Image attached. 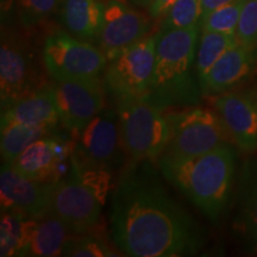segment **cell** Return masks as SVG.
I'll return each instance as SVG.
<instances>
[{
    "mask_svg": "<svg viewBox=\"0 0 257 257\" xmlns=\"http://www.w3.org/2000/svg\"><path fill=\"white\" fill-rule=\"evenodd\" d=\"M111 207L112 238L127 256H192L206 243L204 227L148 168L133 169L121 178Z\"/></svg>",
    "mask_w": 257,
    "mask_h": 257,
    "instance_id": "obj_1",
    "label": "cell"
},
{
    "mask_svg": "<svg viewBox=\"0 0 257 257\" xmlns=\"http://www.w3.org/2000/svg\"><path fill=\"white\" fill-rule=\"evenodd\" d=\"M236 159V149L227 142L191 159L161 155L157 163L170 184L214 221L229 204Z\"/></svg>",
    "mask_w": 257,
    "mask_h": 257,
    "instance_id": "obj_2",
    "label": "cell"
},
{
    "mask_svg": "<svg viewBox=\"0 0 257 257\" xmlns=\"http://www.w3.org/2000/svg\"><path fill=\"white\" fill-rule=\"evenodd\" d=\"M200 29L197 24L156 34L155 66L146 96L161 110L195 106L200 101V83L193 72Z\"/></svg>",
    "mask_w": 257,
    "mask_h": 257,
    "instance_id": "obj_3",
    "label": "cell"
},
{
    "mask_svg": "<svg viewBox=\"0 0 257 257\" xmlns=\"http://www.w3.org/2000/svg\"><path fill=\"white\" fill-rule=\"evenodd\" d=\"M118 100V120L123 150L135 165L159 160L169 140L163 110L146 95Z\"/></svg>",
    "mask_w": 257,
    "mask_h": 257,
    "instance_id": "obj_4",
    "label": "cell"
},
{
    "mask_svg": "<svg viewBox=\"0 0 257 257\" xmlns=\"http://www.w3.org/2000/svg\"><path fill=\"white\" fill-rule=\"evenodd\" d=\"M169 140L162 155L191 159L211 152L230 137L216 112L195 106L167 115Z\"/></svg>",
    "mask_w": 257,
    "mask_h": 257,
    "instance_id": "obj_5",
    "label": "cell"
},
{
    "mask_svg": "<svg viewBox=\"0 0 257 257\" xmlns=\"http://www.w3.org/2000/svg\"><path fill=\"white\" fill-rule=\"evenodd\" d=\"M42 56L55 81L96 79L108 60L101 49L63 31L46 38Z\"/></svg>",
    "mask_w": 257,
    "mask_h": 257,
    "instance_id": "obj_6",
    "label": "cell"
},
{
    "mask_svg": "<svg viewBox=\"0 0 257 257\" xmlns=\"http://www.w3.org/2000/svg\"><path fill=\"white\" fill-rule=\"evenodd\" d=\"M155 54L156 35L121 50L106 68V88L117 99L146 95L152 82Z\"/></svg>",
    "mask_w": 257,
    "mask_h": 257,
    "instance_id": "obj_7",
    "label": "cell"
},
{
    "mask_svg": "<svg viewBox=\"0 0 257 257\" xmlns=\"http://www.w3.org/2000/svg\"><path fill=\"white\" fill-rule=\"evenodd\" d=\"M102 202L79 180L69 176L54 182L49 213L68 226L72 232H87L98 224Z\"/></svg>",
    "mask_w": 257,
    "mask_h": 257,
    "instance_id": "obj_8",
    "label": "cell"
},
{
    "mask_svg": "<svg viewBox=\"0 0 257 257\" xmlns=\"http://www.w3.org/2000/svg\"><path fill=\"white\" fill-rule=\"evenodd\" d=\"M60 119L68 130L78 135L105 108L104 87L98 78L55 81Z\"/></svg>",
    "mask_w": 257,
    "mask_h": 257,
    "instance_id": "obj_9",
    "label": "cell"
},
{
    "mask_svg": "<svg viewBox=\"0 0 257 257\" xmlns=\"http://www.w3.org/2000/svg\"><path fill=\"white\" fill-rule=\"evenodd\" d=\"M73 156L85 162L111 169L119 165L120 131L118 112L104 108L82 128Z\"/></svg>",
    "mask_w": 257,
    "mask_h": 257,
    "instance_id": "obj_10",
    "label": "cell"
},
{
    "mask_svg": "<svg viewBox=\"0 0 257 257\" xmlns=\"http://www.w3.org/2000/svg\"><path fill=\"white\" fill-rule=\"evenodd\" d=\"M42 85L37 69L25 44L15 35L3 34L0 47V95L2 107L29 94Z\"/></svg>",
    "mask_w": 257,
    "mask_h": 257,
    "instance_id": "obj_11",
    "label": "cell"
},
{
    "mask_svg": "<svg viewBox=\"0 0 257 257\" xmlns=\"http://www.w3.org/2000/svg\"><path fill=\"white\" fill-rule=\"evenodd\" d=\"M149 29L150 23L146 16L135 11L121 0H108L105 4L98 38L100 49L107 59H113L121 50L147 37Z\"/></svg>",
    "mask_w": 257,
    "mask_h": 257,
    "instance_id": "obj_12",
    "label": "cell"
},
{
    "mask_svg": "<svg viewBox=\"0 0 257 257\" xmlns=\"http://www.w3.org/2000/svg\"><path fill=\"white\" fill-rule=\"evenodd\" d=\"M54 182L25 178L8 163H3L0 173L2 211H19L28 217L46 216L49 213Z\"/></svg>",
    "mask_w": 257,
    "mask_h": 257,
    "instance_id": "obj_13",
    "label": "cell"
},
{
    "mask_svg": "<svg viewBox=\"0 0 257 257\" xmlns=\"http://www.w3.org/2000/svg\"><path fill=\"white\" fill-rule=\"evenodd\" d=\"M217 113L239 149H257V94L255 92H224L214 100Z\"/></svg>",
    "mask_w": 257,
    "mask_h": 257,
    "instance_id": "obj_14",
    "label": "cell"
},
{
    "mask_svg": "<svg viewBox=\"0 0 257 257\" xmlns=\"http://www.w3.org/2000/svg\"><path fill=\"white\" fill-rule=\"evenodd\" d=\"M257 67V47L236 44L213 64L200 82L202 94H221L242 83Z\"/></svg>",
    "mask_w": 257,
    "mask_h": 257,
    "instance_id": "obj_15",
    "label": "cell"
},
{
    "mask_svg": "<svg viewBox=\"0 0 257 257\" xmlns=\"http://www.w3.org/2000/svg\"><path fill=\"white\" fill-rule=\"evenodd\" d=\"M68 226L53 213L43 217H27L16 256L54 257L62 255L69 238Z\"/></svg>",
    "mask_w": 257,
    "mask_h": 257,
    "instance_id": "obj_16",
    "label": "cell"
},
{
    "mask_svg": "<svg viewBox=\"0 0 257 257\" xmlns=\"http://www.w3.org/2000/svg\"><path fill=\"white\" fill-rule=\"evenodd\" d=\"M68 154V147L60 138L43 137L30 144L11 163L21 175L36 181H57L60 165Z\"/></svg>",
    "mask_w": 257,
    "mask_h": 257,
    "instance_id": "obj_17",
    "label": "cell"
},
{
    "mask_svg": "<svg viewBox=\"0 0 257 257\" xmlns=\"http://www.w3.org/2000/svg\"><path fill=\"white\" fill-rule=\"evenodd\" d=\"M60 120L53 85H42L18 100L2 107V123L16 121L54 127Z\"/></svg>",
    "mask_w": 257,
    "mask_h": 257,
    "instance_id": "obj_18",
    "label": "cell"
},
{
    "mask_svg": "<svg viewBox=\"0 0 257 257\" xmlns=\"http://www.w3.org/2000/svg\"><path fill=\"white\" fill-rule=\"evenodd\" d=\"M104 10L101 0H64L61 21L72 36L85 42L98 41Z\"/></svg>",
    "mask_w": 257,
    "mask_h": 257,
    "instance_id": "obj_19",
    "label": "cell"
},
{
    "mask_svg": "<svg viewBox=\"0 0 257 257\" xmlns=\"http://www.w3.org/2000/svg\"><path fill=\"white\" fill-rule=\"evenodd\" d=\"M53 127L6 121L2 123L0 152L3 163L11 165L27 148L37 140L46 137Z\"/></svg>",
    "mask_w": 257,
    "mask_h": 257,
    "instance_id": "obj_20",
    "label": "cell"
},
{
    "mask_svg": "<svg viewBox=\"0 0 257 257\" xmlns=\"http://www.w3.org/2000/svg\"><path fill=\"white\" fill-rule=\"evenodd\" d=\"M242 176L239 225L245 238L257 251V161L245 166Z\"/></svg>",
    "mask_w": 257,
    "mask_h": 257,
    "instance_id": "obj_21",
    "label": "cell"
},
{
    "mask_svg": "<svg viewBox=\"0 0 257 257\" xmlns=\"http://www.w3.org/2000/svg\"><path fill=\"white\" fill-rule=\"evenodd\" d=\"M238 44L236 35L201 31L195 57V72L199 83L206 76L213 64L231 48Z\"/></svg>",
    "mask_w": 257,
    "mask_h": 257,
    "instance_id": "obj_22",
    "label": "cell"
},
{
    "mask_svg": "<svg viewBox=\"0 0 257 257\" xmlns=\"http://www.w3.org/2000/svg\"><path fill=\"white\" fill-rule=\"evenodd\" d=\"M244 2L245 0H236L205 16L200 22L201 31L236 35Z\"/></svg>",
    "mask_w": 257,
    "mask_h": 257,
    "instance_id": "obj_23",
    "label": "cell"
},
{
    "mask_svg": "<svg viewBox=\"0 0 257 257\" xmlns=\"http://www.w3.org/2000/svg\"><path fill=\"white\" fill-rule=\"evenodd\" d=\"M23 212L10 210L2 211L0 220V256H16L23 231V223L27 218Z\"/></svg>",
    "mask_w": 257,
    "mask_h": 257,
    "instance_id": "obj_24",
    "label": "cell"
},
{
    "mask_svg": "<svg viewBox=\"0 0 257 257\" xmlns=\"http://www.w3.org/2000/svg\"><path fill=\"white\" fill-rule=\"evenodd\" d=\"M201 0H178L163 17L161 30L186 29L201 22Z\"/></svg>",
    "mask_w": 257,
    "mask_h": 257,
    "instance_id": "obj_25",
    "label": "cell"
},
{
    "mask_svg": "<svg viewBox=\"0 0 257 257\" xmlns=\"http://www.w3.org/2000/svg\"><path fill=\"white\" fill-rule=\"evenodd\" d=\"M64 0H17L18 18L22 25L35 27L53 14Z\"/></svg>",
    "mask_w": 257,
    "mask_h": 257,
    "instance_id": "obj_26",
    "label": "cell"
},
{
    "mask_svg": "<svg viewBox=\"0 0 257 257\" xmlns=\"http://www.w3.org/2000/svg\"><path fill=\"white\" fill-rule=\"evenodd\" d=\"M62 256L73 257H108L117 256L101 240L89 236L69 237L62 251Z\"/></svg>",
    "mask_w": 257,
    "mask_h": 257,
    "instance_id": "obj_27",
    "label": "cell"
},
{
    "mask_svg": "<svg viewBox=\"0 0 257 257\" xmlns=\"http://www.w3.org/2000/svg\"><path fill=\"white\" fill-rule=\"evenodd\" d=\"M236 37L243 46L257 47V0L244 2Z\"/></svg>",
    "mask_w": 257,
    "mask_h": 257,
    "instance_id": "obj_28",
    "label": "cell"
},
{
    "mask_svg": "<svg viewBox=\"0 0 257 257\" xmlns=\"http://www.w3.org/2000/svg\"><path fill=\"white\" fill-rule=\"evenodd\" d=\"M176 2L178 0H153V3L149 6V14L153 18L165 16Z\"/></svg>",
    "mask_w": 257,
    "mask_h": 257,
    "instance_id": "obj_29",
    "label": "cell"
},
{
    "mask_svg": "<svg viewBox=\"0 0 257 257\" xmlns=\"http://www.w3.org/2000/svg\"><path fill=\"white\" fill-rule=\"evenodd\" d=\"M233 2H236V0H201V19L204 18L205 16L211 14L212 11H214V10L219 9L221 6L231 4V3Z\"/></svg>",
    "mask_w": 257,
    "mask_h": 257,
    "instance_id": "obj_30",
    "label": "cell"
},
{
    "mask_svg": "<svg viewBox=\"0 0 257 257\" xmlns=\"http://www.w3.org/2000/svg\"><path fill=\"white\" fill-rule=\"evenodd\" d=\"M130 2L134 3L135 5L140 6V8H149L153 0H130Z\"/></svg>",
    "mask_w": 257,
    "mask_h": 257,
    "instance_id": "obj_31",
    "label": "cell"
}]
</instances>
